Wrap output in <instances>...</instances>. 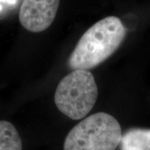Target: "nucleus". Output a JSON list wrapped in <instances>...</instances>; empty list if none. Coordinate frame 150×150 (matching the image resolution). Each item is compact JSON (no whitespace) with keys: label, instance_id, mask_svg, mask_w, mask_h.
I'll list each match as a JSON object with an SVG mask.
<instances>
[{"label":"nucleus","instance_id":"39448f33","mask_svg":"<svg viewBox=\"0 0 150 150\" xmlns=\"http://www.w3.org/2000/svg\"><path fill=\"white\" fill-rule=\"evenodd\" d=\"M121 150H150V129H131L122 135Z\"/></svg>","mask_w":150,"mask_h":150},{"label":"nucleus","instance_id":"423d86ee","mask_svg":"<svg viewBox=\"0 0 150 150\" xmlns=\"http://www.w3.org/2000/svg\"><path fill=\"white\" fill-rule=\"evenodd\" d=\"M23 144L16 128L8 121H0V150H22Z\"/></svg>","mask_w":150,"mask_h":150},{"label":"nucleus","instance_id":"f257e3e1","mask_svg":"<svg viewBox=\"0 0 150 150\" xmlns=\"http://www.w3.org/2000/svg\"><path fill=\"white\" fill-rule=\"evenodd\" d=\"M126 28L115 16L97 22L86 31L72 52L69 65L74 70H89L108 59L123 43Z\"/></svg>","mask_w":150,"mask_h":150},{"label":"nucleus","instance_id":"f03ea898","mask_svg":"<svg viewBox=\"0 0 150 150\" xmlns=\"http://www.w3.org/2000/svg\"><path fill=\"white\" fill-rule=\"evenodd\" d=\"M118 121L107 112L87 117L70 130L64 150H115L122 139Z\"/></svg>","mask_w":150,"mask_h":150},{"label":"nucleus","instance_id":"7ed1b4c3","mask_svg":"<svg viewBox=\"0 0 150 150\" xmlns=\"http://www.w3.org/2000/svg\"><path fill=\"white\" fill-rule=\"evenodd\" d=\"M98 86L88 70L77 69L60 81L54 94V102L60 112L73 120H80L96 103Z\"/></svg>","mask_w":150,"mask_h":150},{"label":"nucleus","instance_id":"20e7f679","mask_svg":"<svg viewBox=\"0 0 150 150\" xmlns=\"http://www.w3.org/2000/svg\"><path fill=\"white\" fill-rule=\"evenodd\" d=\"M60 0H23L19 21L23 27L32 33L46 30L57 15Z\"/></svg>","mask_w":150,"mask_h":150}]
</instances>
